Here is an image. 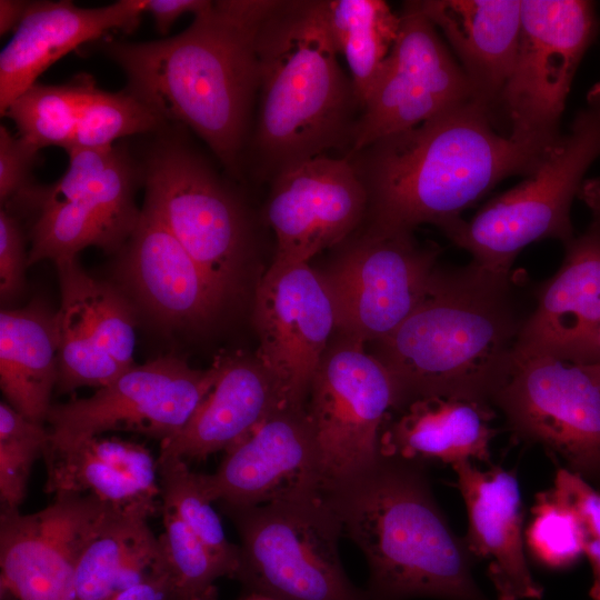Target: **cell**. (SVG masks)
Here are the masks:
<instances>
[{
  "mask_svg": "<svg viewBox=\"0 0 600 600\" xmlns=\"http://www.w3.org/2000/svg\"><path fill=\"white\" fill-rule=\"evenodd\" d=\"M274 1H210L174 37L101 47L127 76L129 92L168 124L191 129L234 177L253 126L258 33Z\"/></svg>",
  "mask_w": 600,
  "mask_h": 600,
  "instance_id": "1",
  "label": "cell"
},
{
  "mask_svg": "<svg viewBox=\"0 0 600 600\" xmlns=\"http://www.w3.org/2000/svg\"><path fill=\"white\" fill-rule=\"evenodd\" d=\"M367 192L366 229L444 232L501 180L533 174L544 157L496 131L492 113L468 101L349 152Z\"/></svg>",
  "mask_w": 600,
  "mask_h": 600,
  "instance_id": "2",
  "label": "cell"
},
{
  "mask_svg": "<svg viewBox=\"0 0 600 600\" xmlns=\"http://www.w3.org/2000/svg\"><path fill=\"white\" fill-rule=\"evenodd\" d=\"M516 277L470 263L441 268L418 308L372 353L389 370L399 404L449 396L486 401L503 382L523 313ZM396 408V409H397Z\"/></svg>",
  "mask_w": 600,
  "mask_h": 600,
  "instance_id": "3",
  "label": "cell"
},
{
  "mask_svg": "<svg viewBox=\"0 0 600 600\" xmlns=\"http://www.w3.org/2000/svg\"><path fill=\"white\" fill-rule=\"evenodd\" d=\"M258 111L249 141L254 174L349 151L361 112L339 61L326 0H276L258 33Z\"/></svg>",
  "mask_w": 600,
  "mask_h": 600,
  "instance_id": "4",
  "label": "cell"
},
{
  "mask_svg": "<svg viewBox=\"0 0 600 600\" xmlns=\"http://www.w3.org/2000/svg\"><path fill=\"white\" fill-rule=\"evenodd\" d=\"M342 533L362 551L369 600H491L474 559L441 511L423 462L381 456L346 486L324 493Z\"/></svg>",
  "mask_w": 600,
  "mask_h": 600,
  "instance_id": "5",
  "label": "cell"
},
{
  "mask_svg": "<svg viewBox=\"0 0 600 600\" xmlns=\"http://www.w3.org/2000/svg\"><path fill=\"white\" fill-rule=\"evenodd\" d=\"M221 510L240 538L234 578L248 591L274 600H369L343 569L341 524L323 491Z\"/></svg>",
  "mask_w": 600,
  "mask_h": 600,
  "instance_id": "6",
  "label": "cell"
},
{
  "mask_svg": "<svg viewBox=\"0 0 600 600\" xmlns=\"http://www.w3.org/2000/svg\"><path fill=\"white\" fill-rule=\"evenodd\" d=\"M167 129L157 132L140 169L144 203L228 299L240 286L252 248L247 214L216 169L182 137V126Z\"/></svg>",
  "mask_w": 600,
  "mask_h": 600,
  "instance_id": "7",
  "label": "cell"
},
{
  "mask_svg": "<svg viewBox=\"0 0 600 600\" xmlns=\"http://www.w3.org/2000/svg\"><path fill=\"white\" fill-rule=\"evenodd\" d=\"M599 157L600 102L588 100L569 133L533 174L486 203L470 221H457L444 234L472 256V263L503 273L511 272L516 257L534 241L550 238L566 246L574 238L572 201Z\"/></svg>",
  "mask_w": 600,
  "mask_h": 600,
  "instance_id": "8",
  "label": "cell"
},
{
  "mask_svg": "<svg viewBox=\"0 0 600 600\" xmlns=\"http://www.w3.org/2000/svg\"><path fill=\"white\" fill-rule=\"evenodd\" d=\"M492 406L513 438L539 444L600 491V363L514 350Z\"/></svg>",
  "mask_w": 600,
  "mask_h": 600,
  "instance_id": "9",
  "label": "cell"
},
{
  "mask_svg": "<svg viewBox=\"0 0 600 600\" xmlns=\"http://www.w3.org/2000/svg\"><path fill=\"white\" fill-rule=\"evenodd\" d=\"M398 404L393 377L364 343L341 334L331 340L304 402L324 493L377 464L383 426Z\"/></svg>",
  "mask_w": 600,
  "mask_h": 600,
  "instance_id": "10",
  "label": "cell"
},
{
  "mask_svg": "<svg viewBox=\"0 0 600 600\" xmlns=\"http://www.w3.org/2000/svg\"><path fill=\"white\" fill-rule=\"evenodd\" d=\"M598 27L591 1H521L517 57L498 102L513 141L544 158L561 141L567 97Z\"/></svg>",
  "mask_w": 600,
  "mask_h": 600,
  "instance_id": "11",
  "label": "cell"
},
{
  "mask_svg": "<svg viewBox=\"0 0 600 600\" xmlns=\"http://www.w3.org/2000/svg\"><path fill=\"white\" fill-rule=\"evenodd\" d=\"M64 174L49 187L30 186L17 198L33 201L28 264L77 258L89 246L118 250L141 213L133 201L136 167L117 147L71 149Z\"/></svg>",
  "mask_w": 600,
  "mask_h": 600,
  "instance_id": "12",
  "label": "cell"
},
{
  "mask_svg": "<svg viewBox=\"0 0 600 600\" xmlns=\"http://www.w3.org/2000/svg\"><path fill=\"white\" fill-rule=\"evenodd\" d=\"M319 272L331 296L339 334L361 343L390 336L424 300L440 271L436 243L413 232L364 229L342 242Z\"/></svg>",
  "mask_w": 600,
  "mask_h": 600,
  "instance_id": "13",
  "label": "cell"
},
{
  "mask_svg": "<svg viewBox=\"0 0 600 600\" xmlns=\"http://www.w3.org/2000/svg\"><path fill=\"white\" fill-rule=\"evenodd\" d=\"M219 371V359L200 370L174 356L133 366L88 398L51 406L48 448L63 450L109 431L137 432L162 442L188 423Z\"/></svg>",
  "mask_w": 600,
  "mask_h": 600,
  "instance_id": "14",
  "label": "cell"
},
{
  "mask_svg": "<svg viewBox=\"0 0 600 600\" xmlns=\"http://www.w3.org/2000/svg\"><path fill=\"white\" fill-rule=\"evenodd\" d=\"M399 14L398 37L361 109L347 153L472 100L461 66L420 1L404 2Z\"/></svg>",
  "mask_w": 600,
  "mask_h": 600,
  "instance_id": "15",
  "label": "cell"
},
{
  "mask_svg": "<svg viewBox=\"0 0 600 600\" xmlns=\"http://www.w3.org/2000/svg\"><path fill=\"white\" fill-rule=\"evenodd\" d=\"M256 356L287 402L304 406L316 371L337 331L334 306L309 262L273 260L259 281L253 304Z\"/></svg>",
  "mask_w": 600,
  "mask_h": 600,
  "instance_id": "16",
  "label": "cell"
},
{
  "mask_svg": "<svg viewBox=\"0 0 600 600\" xmlns=\"http://www.w3.org/2000/svg\"><path fill=\"white\" fill-rule=\"evenodd\" d=\"M116 508L63 494L34 513L2 509L1 590L17 600H74L81 553Z\"/></svg>",
  "mask_w": 600,
  "mask_h": 600,
  "instance_id": "17",
  "label": "cell"
},
{
  "mask_svg": "<svg viewBox=\"0 0 600 600\" xmlns=\"http://www.w3.org/2000/svg\"><path fill=\"white\" fill-rule=\"evenodd\" d=\"M270 182L266 213L277 240L276 261L309 262L366 219L367 192L344 156L307 159Z\"/></svg>",
  "mask_w": 600,
  "mask_h": 600,
  "instance_id": "18",
  "label": "cell"
},
{
  "mask_svg": "<svg viewBox=\"0 0 600 600\" xmlns=\"http://www.w3.org/2000/svg\"><path fill=\"white\" fill-rule=\"evenodd\" d=\"M56 266L61 292L56 389L104 387L136 366L131 306L116 288L88 274L77 258Z\"/></svg>",
  "mask_w": 600,
  "mask_h": 600,
  "instance_id": "19",
  "label": "cell"
},
{
  "mask_svg": "<svg viewBox=\"0 0 600 600\" xmlns=\"http://www.w3.org/2000/svg\"><path fill=\"white\" fill-rule=\"evenodd\" d=\"M198 479L206 496L221 509L254 507L321 490L304 406L278 409L227 450L214 472L198 473Z\"/></svg>",
  "mask_w": 600,
  "mask_h": 600,
  "instance_id": "20",
  "label": "cell"
},
{
  "mask_svg": "<svg viewBox=\"0 0 600 600\" xmlns=\"http://www.w3.org/2000/svg\"><path fill=\"white\" fill-rule=\"evenodd\" d=\"M566 249L558 272L536 291L517 349L599 362L600 227L592 222Z\"/></svg>",
  "mask_w": 600,
  "mask_h": 600,
  "instance_id": "21",
  "label": "cell"
},
{
  "mask_svg": "<svg viewBox=\"0 0 600 600\" xmlns=\"http://www.w3.org/2000/svg\"><path fill=\"white\" fill-rule=\"evenodd\" d=\"M452 469L468 518L463 540L474 560L487 562L497 600H540L543 588L524 554V513L514 470L494 464L481 470L471 460Z\"/></svg>",
  "mask_w": 600,
  "mask_h": 600,
  "instance_id": "22",
  "label": "cell"
},
{
  "mask_svg": "<svg viewBox=\"0 0 600 600\" xmlns=\"http://www.w3.org/2000/svg\"><path fill=\"white\" fill-rule=\"evenodd\" d=\"M121 271L140 303L173 328L208 323L227 300L157 212L143 202Z\"/></svg>",
  "mask_w": 600,
  "mask_h": 600,
  "instance_id": "23",
  "label": "cell"
},
{
  "mask_svg": "<svg viewBox=\"0 0 600 600\" xmlns=\"http://www.w3.org/2000/svg\"><path fill=\"white\" fill-rule=\"evenodd\" d=\"M142 13L140 0H120L99 8H81L68 0L29 2L0 53L1 114L57 60L108 31L131 32Z\"/></svg>",
  "mask_w": 600,
  "mask_h": 600,
  "instance_id": "24",
  "label": "cell"
},
{
  "mask_svg": "<svg viewBox=\"0 0 600 600\" xmlns=\"http://www.w3.org/2000/svg\"><path fill=\"white\" fill-rule=\"evenodd\" d=\"M219 361L213 387L182 430L161 442L160 453L188 462L226 452L289 404L256 354L238 353Z\"/></svg>",
  "mask_w": 600,
  "mask_h": 600,
  "instance_id": "25",
  "label": "cell"
},
{
  "mask_svg": "<svg viewBox=\"0 0 600 600\" xmlns=\"http://www.w3.org/2000/svg\"><path fill=\"white\" fill-rule=\"evenodd\" d=\"M468 80L472 101L491 111L512 72L521 30L520 0H423Z\"/></svg>",
  "mask_w": 600,
  "mask_h": 600,
  "instance_id": "26",
  "label": "cell"
},
{
  "mask_svg": "<svg viewBox=\"0 0 600 600\" xmlns=\"http://www.w3.org/2000/svg\"><path fill=\"white\" fill-rule=\"evenodd\" d=\"M44 490L57 496H90L116 509H161L158 460L137 442L97 436L43 453Z\"/></svg>",
  "mask_w": 600,
  "mask_h": 600,
  "instance_id": "27",
  "label": "cell"
},
{
  "mask_svg": "<svg viewBox=\"0 0 600 600\" xmlns=\"http://www.w3.org/2000/svg\"><path fill=\"white\" fill-rule=\"evenodd\" d=\"M489 402L449 396L412 399L394 409L380 438L383 457L426 463L491 462L490 444L498 433Z\"/></svg>",
  "mask_w": 600,
  "mask_h": 600,
  "instance_id": "28",
  "label": "cell"
},
{
  "mask_svg": "<svg viewBox=\"0 0 600 600\" xmlns=\"http://www.w3.org/2000/svg\"><path fill=\"white\" fill-rule=\"evenodd\" d=\"M56 313L40 303L0 313V387L6 402L33 422L47 420L58 380Z\"/></svg>",
  "mask_w": 600,
  "mask_h": 600,
  "instance_id": "29",
  "label": "cell"
},
{
  "mask_svg": "<svg viewBox=\"0 0 600 600\" xmlns=\"http://www.w3.org/2000/svg\"><path fill=\"white\" fill-rule=\"evenodd\" d=\"M144 508L116 509L83 549L76 576L74 600H111L142 573L149 537Z\"/></svg>",
  "mask_w": 600,
  "mask_h": 600,
  "instance_id": "30",
  "label": "cell"
},
{
  "mask_svg": "<svg viewBox=\"0 0 600 600\" xmlns=\"http://www.w3.org/2000/svg\"><path fill=\"white\" fill-rule=\"evenodd\" d=\"M326 17L362 109L396 42L400 14L382 0H326Z\"/></svg>",
  "mask_w": 600,
  "mask_h": 600,
  "instance_id": "31",
  "label": "cell"
},
{
  "mask_svg": "<svg viewBox=\"0 0 600 600\" xmlns=\"http://www.w3.org/2000/svg\"><path fill=\"white\" fill-rule=\"evenodd\" d=\"M92 80L91 76L81 74L64 84L36 82L16 98L2 116L12 119L18 137L36 151L46 147L67 150Z\"/></svg>",
  "mask_w": 600,
  "mask_h": 600,
  "instance_id": "32",
  "label": "cell"
},
{
  "mask_svg": "<svg viewBox=\"0 0 600 600\" xmlns=\"http://www.w3.org/2000/svg\"><path fill=\"white\" fill-rule=\"evenodd\" d=\"M161 513L163 532L158 537L156 566L167 600H216V581L229 577L228 572L174 512L161 507Z\"/></svg>",
  "mask_w": 600,
  "mask_h": 600,
  "instance_id": "33",
  "label": "cell"
},
{
  "mask_svg": "<svg viewBox=\"0 0 600 600\" xmlns=\"http://www.w3.org/2000/svg\"><path fill=\"white\" fill-rule=\"evenodd\" d=\"M158 471L162 507L170 509L200 539L233 577L239 564V547L229 542L212 501L202 490L198 472L174 456L159 453Z\"/></svg>",
  "mask_w": 600,
  "mask_h": 600,
  "instance_id": "34",
  "label": "cell"
},
{
  "mask_svg": "<svg viewBox=\"0 0 600 600\" xmlns=\"http://www.w3.org/2000/svg\"><path fill=\"white\" fill-rule=\"evenodd\" d=\"M168 123L129 92L100 90L92 80L83 97L71 149H103L120 138L157 133Z\"/></svg>",
  "mask_w": 600,
  "mask_h": 600,
  "instance_id": "35",
  "label": "cell"
},
{
  "mask_svg": "<svg viewBox=\"0 0 600 600\" xmlns=\"http://www.w3.org/2000/svg\"><path fill=\"white\" fill-rule=\"evenodd\" d=\"M50 443V431L6 401L0 403V500L1 508L18 510L22 503L34 461Z\"/></svg>",
  "mask_w": 600,
  "mask_h": 600,
  "instance_id": "36",
  "label": "cell"
},
{
  "mask_svg": "<svg viewBox=\"0 0 600 600\" xmlns=\"http://www.w3.org/2000/svg\"><path fill=\"white\" fill-rule=\"evenodd\" d=\"M524 537L534 561L547 569H568L583 554L578 518L552 488L536 496Z\"/></svg>",
  "mask_w": 600,
  "mask_h": 600,
  "instance_id": "37",
  "label": "cell"
},
{
  "mask_svg": "<svg viewBox=\"0 0 600 600\" xmlns=\"http://www.w3.org/2000/svg\"><path fill=\"white\" fill-rule=\"evenodd\" d=\"M552 489L578 518L583 554L592 571L589 596L592 600H600V491L562 467L557 469Z\"/></svg>",
  "mask_w": 600,
  "mask_h": 600,
  "instance_id": "38",
  "label": "cell"
},
{
  "mask_svg": "<svg viewBox=\"0 0 600 600\" xmlns=\"http://www.w3.org/2000/svg\"><path fill=\"white\" fill-rule=\"evenodd\" d=\"M28 254L18 219L7 210L0 211V296L9 302L19 296L24 284Z\"/></svg>",
  "mask_w": 600,
  "mask_h": 600,
  "instance_id": "39",
  "label": "cell"
},
{
  "mask_svg": "<svg viewBox=\"0 0 600 600\" xmlns=\"http://www.w3.org/2000/svg\"><path fill=\"white\" fill-rule=\"evenodd\" d=\"M38 151L20 137L12 136L0 127V199L1 202L16 198L29 188L31 168Z\"/></svg>",
  "mask_w": 600,
  "mask_h": 600,
  "instance_id": "40",
  "label": "cell"
},
{
  "mask_svg": "<svg viewBox=\"0 0 600 600\" xmlns=\"http://www.w3.org/2000/svg\"><path fill=\"white\" fill-rule=\"evenodd\" d=\"M208 0H140L143 12L153 18L159 33L166 34L174 21L186 14H198L209 6Z\"/></svg>",
  "mask_w": 600,
  "mask_h": 600,
  "instance_id": "41",
  "label": "cell"
},
{
  "mask_svg": "<svg viewBox=\"0 0 600 600\" xmlns=\"http://www.w3.org/2000/svg\"><path fill=\"white\" fill-rule=\"evenodd\" d=\"M29 2L20 0L0 1V34L14 31L21 22Z\"/></svg>",
  "mask_w": 600,
  "mask_h": 600,
  "instance_id": "42",
  "label": "cell"
},
{
  "mask_svg": "<svg viewBox=\"0 0 600 600\" xmlns=\"http://www.w3.org/2000/svg\"><path fill=\"white\" fill-rule=\"evenodd\" d=\"M578 198L584 202L593 217V223L600 227V179L584 180Z\"/></svg>",
  "mask_w": 600,
  "mask_h": 600,
  "instance_id": "43",
  "label": "cell"
},
{
  "mask_svg": "<svg viewBox=\"0 0 600 600\" xmlns=\"http://www.w3.org/2000/svg\"><path fill=\"white\" fill-rule=\"evenodd\" d=\"M239 600H274V599L262 593L248 591V593L243 596L242 598H240Z\"/></svg>",
  "mask_w": 600,
  "mask_h": 600,
  "instance_id": "44",
  "label": "cell"
},
{
  "mask_svg": "<svg viewBox=\"0 0 600 600\" xmlns=\"http://www.w3.org/2000/svg\"><path fill=\"white\" fill-rule=\"evenodd\" d=\"M588 100H594L600 102V83L593 86V88L588 93Z\"/></svg>",
  "mask_w": 600,
  "mask_h": 600,
  "instance_id": "45",
  "label": "cell"
},
{
  "mask_svg": "<svg viewBox=\"0 0 600 600\" xmlns=\"http://www.w3.org/2000/svg\"><path fill=\"white\" fill-rule=\"evenodd\" d=\"M598 354H599V363H600V332L598 338Z\"/></svg>",
  "mask_w": 600,
  "mask_h": 600,
  "instance_id": "46",
  "label": "cell"
}]
</instances>
